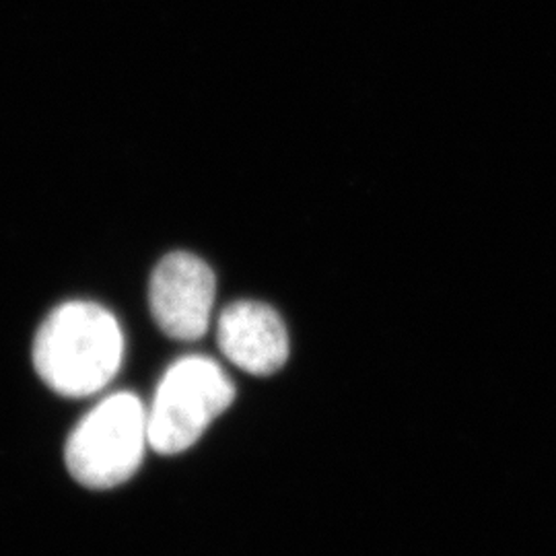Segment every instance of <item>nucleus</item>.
<instances>
[{"mask_svg": "<svg viewBox=\"0 0 556 556\" xmlns=\"http://www.w3.org/2000/svg\"><path fill=\"white\" fill-rule=\"evenodd\" d=\"M124 357L118 319L105 307L71 301L56 307L34 340V365L60 396L87 397L116 378Z\"/></svg>", "mask_w": 556, "mask_h": 556, "instance_id": "f257e3e1", "label": "nucleus"}, {"mask_svg": "<svg viewBox=\"0 0 556 556\" xmlns=\"http://www.w3.org/2000/svg\"><path fill=\"white\" fill-rule=\"evenodd\" d=\"M147 445V408L139 396L118 392L103 397L75 427L64 459L79 484L103 491L135 477Z\"/></svg>", "mask_w": 556, "mask_h": 556, "instance_id": "f03ea898", "label": "nucleus"}, {"mask_svg": "<svg viewBox=\"0 0 556 556\" xmlns=\"http://www.w3.org/2000/svg\"><path fill=\"white\" fill-rule=\"evenodd\" d=\"M233 400L236 386L217 361L179 358L165 371L147 410L149 445L165 456L186 452Z\"/></svg>", "mask_w": 556, "mask_h": 556, "instance_id": "7ed1b4c3", "label": "nucleus"}, {"mask_svg": "<svg viewBox=\"0 0 556 556\" xmlns=\"http://www.w3.org/2000/svg\"><path fill=\"white\" fill-rule=\"evenodd\" d=\"M215 291V273L204 260L188 252H172L151 275V314L167 337L184 342L199 340L208 330Z\"/></svg>", "mask_w": 556, "mask_h": 556, "instance_id": "20e7f679", "label": "nucleus"}, {"mask_svg": "<svg viewBox=\"0 0 556 556\" xmlns=\"http://www.w3.org/2000/svg\"><path fill=\"white\" fill-rule=\"evenodd\" d=\"M223 355L252 376H273L289 358V334L277 312L258 301H236L220 312Z\"/></svg>", "mask_w": 556, "mask_h": 556, "instance_id": "39448f33", "label": "nucleus"}]
</instances>
